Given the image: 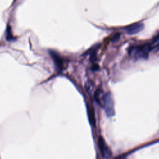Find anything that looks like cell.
I'll use <instances>...</instances> for the list:
<instances>
[{
	"mask_svg": "<svg viewBox=\"0 0 159 159\" xmlns=\"http://www.w3.org/2000/svg\"><path fill=\"white\" fill-rule=\"evenodd\" d=\"M152 50V47L148 44L132 46L129 49V53L135 58H144L148 57L149 52Z\"/></svg>",
	"mask_w": 159,
	"mask_h": 159,
	"instance_id": "6da1fadb",
	"label": "cell"
},
{
	"mask_svg": "<svg viewBox=\"0 0 159 159\" xmlns=\"http://www.w3.org/2000/svg\"><path fill=\"white\" fill-rule=\"evenodd\" d=\"M108 117H112L115 114L114 103L112 96L111 93H107L104 95L103 104L102 106Z\"/></svg>",
	"mask_w": 159,
	"mask_h": 159,
	"instance_id": "7a4b0ae2",
	"label": "cell"
},
{
	"mask_svg": "<svg viewBox=\"0 0 159 159\" xmlns=\"http://www.w3.org/2000/svg\"><path fill=\"white\" fill-rule=\"evenodd\" d=\"M98 145L101 154L104 158H109L112 156V152L108 146L106 145L103 137L99 136L98 140Z\"/></svg>",
	"mask_w": 159,
	"mask_h": 159,
	"instance_id": "3957f363",
	"label": "cell"
},
{
	"mask_svg": "<svg viewBox=\"0 0 159 159\" xmlns=\"http://www.w3.org/2000/svg\"><path fill=\"white\" fill-rule=\"evenodd\" d=\"M144 28V24L141 22H137L129 25L125 27V32L129 35L136 34L143 30Z\"/></svg>",
	"mask_w": 159,
	"mask_h": 159,
	"instance_id": "277c9868",
	"label": "cell"
},
{
	"mask_svg": "<svg viewBox=\"0 0 159 159\" xmlns=\"http://www.w3.org/2000/svg\"><path fill=\"white\" fill-rule=\"evenodd\" d=\"M104 95H105V93L100 88H98L95 91V93H94L95 100L99 104V105H100L101 107L102 106V104H103L104 99Z\"/></svg>",
	"mask_w": 159,
	"mask_h": 159,
	"instance_id": "5b68a950",
	"label": "cell"
},
{
	"mask_svg": "<svg viewBox=\"0 0 159 159\" xmlns=\"http://www.w3.org/2000/svg\"><path fill=\"white\" fill-rule=\"evenodd\" d=\"M50 55L52 56V57L53 58V61H54V63L56 65V66L61 70V67H62V64H63V61H62V60L61 58H60V57L58 55V54H57L55 52H53V51H50Z\"/></svg>",
	"mask_w": 159,
	"mask_h": 159,
	"instance_id": "8992f818",
	"label": "cell"
},
{
	"mask_svg": "<svg viewBox=\"0 0 159 159\" xmlns=\"http://www.w3.org/2000/svg\"><path fill=\"white\" fill-rule=\"evenodd\" d=\"M88 111V116L89 119V122H90L91 125L93 126L95 125V117H94V112L92 108L88 106L87 107Z\"/></svg>",
	"mask_w": 159,
	"mask_h": 159,
	"instance_id": "52a82bcc",
	"label": "cell"
},
{
	"mask_svg": "<svg viewBox=\"0 0 159 159\" xmlns=\"http://www.w3.org/2000/svg\"><path fill=\"white\" fill-rule=\"evenodd\" d=\"M85 89L86 92L89 94H91L93 91H94V83L91 81V80H88L85 83Z\"/></svg>",
	"mask_w": 159,
	"mask_h": 159,
	"instance_id": "ba28073f",
	"label": "cell"
},
{
	"mask_svg": "<svg viewBox=\"0 0 159 159\" xmlns=\"http://www.w3.org/2000/svg\"><path fill=\"white\" fill-rule=\"evenodd\" d=\"M7 39L8 40H10V39H11L12 37V35H11V30H10V27L8 26V28L7 29Z\"/></svg>",
	"mask_w": 159,
	"mask_h": 159,
	"instance_id": "9c48e42d",
	"label": "cell"
},
{
	"mask_svg": "<svg viewBox=\"0 0 159 159\" xmlns=\"http://www.w3.org/2000/svg\"><path fill=\"white\" fill-rule=\"evenodd\" d=\"M120 34L119 33H116V34L114 35L113 38L112 39V42H116V41H117L118 39H119V37H120Z\"/></svg>",
	"mask_w": 159,
	"mask_h": 159,
	"instance_id": "30bf717a",
	"label": "cell"
}]
</instances>
